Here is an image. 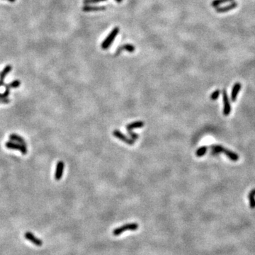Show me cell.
<instances>
[{
  "label": "cell",
  "instance_id": "7402d4cb",
  "mask_svg": "<svg viewBox=\"0 0 255 255\" xmlns=\"http://www.w3.org/2000/svg\"><path fill=\"white\" fill-rule=\"evenodd\" d=\"M106 0H84L83 3L84 4H96V3H99L101 1H105Z\"/></svg>",
  "mask_w": 255,
  "mask_h": 255
},
{
  "label": "cell",
  "instance_id": "9c48e42d",
  "mask_svg": "<svg viewBox=\"0 0 255 255\" xmlns=\"http://www.w3.org/2000/svg\"><path fill=\"white\" fill-rule=\"evenodd\" d=\"M237 6V3L235 1H232L231 4L227 5V6H222V7H217L216 11L218 13H225V12H228L231 10L234 9Z\"/></svg>",
  "mask_w": 255,
  "mask_h": 255
},
{
  "label": "cell",
  "instance_id": "3957f363",
  "mask_svg": "<svg viewBox=\"0 0 255 255\" xmlns=\"http://www.w3.org/2000/svg\"><path fill=\"white\" fill-rule=\"evenodd\" d=\"M5 146L6 148L10 150H19L21 152L22 155H26L28 152L27 150L26 145H24L20 143H17V142H13V141H8L5 143Z\"/></svg>",
  "mask_w": 255,
  "mask_h": 255
},
{
  "label": "cell",
  "instance_id": "4fadbf2b",
  "mask_svg": "<svg viewBox=\"0 0 255 255\" xmlns=\"http://www.w3.org/2000/svg\"><path fill=\"white\" fill-rule=\"evenodd\" d=\"M223 152H224V154H225V155H226L227 157L229 158V159L231 160V161L236 162L239 160L238 155H237L235 152H234L230 150L225 149L224 150Z\"/></svg>",
  "mask_w": 255,
  "mask_h": 255
},
{
  "label": "cell",
  "instance_id": "7a4b0ae2",
  "mask_svg": "<svg viewBox=\"0 0 255 255\" xmlns=\"http://www.w3.org/2000/svg\"><path fill=\"white\" fill-rule=\"evenodd\" d=\"M138 229V224L137 223H128L122 225L121 227L116 228L113 230V235L114 236H118L121 235L123 232L126 230H136Z\"/></svg>",
  "mask_w": 255,
  "mask_h": 255
},
{
  "label": "cell",
  "instance_id": "8fae6325",
  "mask_svg": "<svg viewBox=\"0 0 255 255\" xmlns=\"http://www.w3.org/2000/svg\"><path fill=\"white\" fill-rule=\"evenodd\" d=\"M106 9V6H89V5H84V6H83V7H82V11L85 12L100 11H104Z\"/></svg>",
  "mask_w": 255,
  "mask_h": 255
},
{
  "label": "cell",
  "instance_id": "8992f818",
  "mask_svg": "<svg viewBox=\"0 0 255 255\" xmlns=\"http://www.w3.org/2000/svg\"><path fill=\"white\" fill-rule=\"evenodd\" d=\"M64 167H65V164L63 161H59L57 163L56 172H55V179L57 181H59L61 179L62 177H63Z\"/></svg>",
  "mask_w": 255,
  "mask_h": 255
},
{
  "label": "cell",
  "instance_id": "cb8c5ba5",
  "mask_svg": "<svg viewBox=\"0 0 255 255\" xmlns=\"http://www.w3.org/2000/svg\"><path fill=\"white\" fill-rule=\"evenodd\" d=\"M127 132H128L129 135H130V137H131L132 139L137 140V138H138V135H137V134L135 133V132H132V130H127Z\"/></svg>",
  "mask_w": 255,
  "mask_h": 255
},
{
  "label": "cell",
  "instance_id": "83f0119b",
  "mask_svg": "<svg viewBox=\"0 0 255 255\" xmlns=\"http://www.w3.org/2000/svg\"><path fill=\"white\" fill-rule=\"evenodd\" d=\"M115 1H116V2H118V3H120V2H122V1H123V0H115Z\"/></svg>",
  "mask_w": 255,
  "mask_h": 255
},
{
  "label": "cell",
  "instance_id": "30bf717a",
  "mask_svg": "<svg viewBox=\"0 0 255 255\" xmlns=\"http://www.w3.org/2000/svg\"><path fill=\"white\" fill-rule=\"evenodd\" d=\"M241 84L239 83V82H237V83H235L234 84L233 87H232V92H231V96H230V99L232 101H235L236 99H237V95H238L239 91H240L241 89Z\"/></svg>",
  "mask_w": 255,
  "mask_h": 255
},
{
  "label": "cell",
  "instance_id": "ba28073f",
  "mask_svg": "<svg viewBox=\"0 0 255 255\" xmlns=\"http://www.w3.org/2000/svg\"><path fill=\"white\" fill-rule=\"evenodd\" d=\"M25 238L27 239V240L30 241V242H31L33 244H35L36 246H38V247H40V246L42 245L43 242L41 240V239H38L37 237H36L35 235H33L31 232H26L25 233Z\"/></svg>",
  "mask_w": 255,
  "mask_h": 255
},
{
  "label": "cell",
  "instance_id": "e0dca14e",
  "mask_svg": "<svg viewBox=\"0 0 255 255\" xmlns=\"http://www.w3.org/2000/svg\"><path fill=\"white\" fill-rule=\"evenodd\" d=\"M248 199L249 201V206L251 208L254 209L255 208V191L254 189H253L250 192H249V195H248Z\"/></svg>",
  "mask_w": 255,
  "mask_h": 255
},
{
  "label": "cell",
  "instance_id": "277c9868",
  "mask_svg": "<svg viewBox=\"0 0 255 255\" xmlns=\"http://www.w3.org/2000/svg\"><path fill=\"white\" fill-rule=\"evenodd\" d=\"M222 94H223V104H224L223 114L224 116H229V114L230 113V111H231V106H230V99H229L228 94H227V91L225 90V89H223Z\"/></svg>",
  "mask_w": 255,
  "mask_h": 255
},
{
  "label": "cell",
  "instance_id": "ffe728a7",
  "mask_svg": "<svg viewBox=\"0 0 255 255\" xmlns=\"http://www.w3.org/2000/svg\"><path fill=\"white\" fill-rule=\"evenodd\" d=\"M206 152H207V147H206V146H202V147L199 148V149L196 150V155L199 157H201L203 156L206 154Z\"/></svg>",
  "mask_w": 255,
  "mask_h": 255
},
{
  "label": "cell",
  "instance_id": "484cf974",
  "mask_svg": "<svg viewBox=\"0 0 255 255\" xmlns=\"http://www.w3.org/2000/svg\"><path fill=\"white\" fill-rule=\"evenodd\" d=\"M4 81H0V87H1V86H4Z\"/></svg>",
  "mask_w": 255,
  "mask_h": 255
},
{
  "label": "cell",
  "instance_id": "2e32d148",
  "mask_svg": "<svg viewBox=\"0 0 255 255\" xmlns=\"http://www.w3.org/2000/svg\"><path fill=\"white\" fill-rule=\"evenodd\" d=\"M12 67L11 65H6L5 68L3 69V70L0 72V81H4V78L6 77V75L11 71Z\"/></svg>",
  "mask_w": 255,
  "mask_h": 255
},
{
  "label": "cell",
  "instance_id": "d6986e66",
  "mask_svg": "<svg viewBox=\"0 0 255 255\" xmlns=\"http://www.w3.org/2000/svg\"><path fill=\"white\" fill-rule=\"evenodd\" d=\"M234 0H213L211 2V5L213 7H218V6L224 3L230 2V1H233Z\"/></svg>",
  "mask_w": 255,
  "mask_h": 255
},
{
  "label": "cell",
  "instance_id": "6da1fadb",
  "mask_svg": "<svg viewBox=\"0 0 255 255\" xmlns=\"http://www.w3.org/2000/svg\"><path fill=\"white\" fill-rule=\"evenodd\" d=\"M120 31V29L118 27H115L112 29V31L110 32V33L108 34L107 37L105 38V40L103 41V43L101 45V47L102 49L106 50L111 46L112 43L113 42L116 38L117 35L118 34V33Z\"/></svg>",
  "mask_w": 255,
  "mask_h": 255
},
{
  "label": "cell",
  "instance_id": "4316f807",
  "mask_svg": "<svg viewBox=\"0 0 255 255\" xmlns=\"http://www.w3.org/2000/svg\"><path fill=\"white\" fill-rule=\"evenodd\" d=\"M7 1H9V2L13 3V2H15V1H16V0H7Z\"/></svg>",
  "mask_w": 255,
  "mask_h": 255
},
{
  "label": "cell",
  "instance_id": "44dd1931",
  "mask_svg": "<svg viewBox=\"0 0 255 255\" xmlns=\"http://www.w3.org/2000/svg\"><path fill=\"white\" fill-rule=\"evenodd\" d=\"M220 94V91L219 89H216V90L214 91L213 93L211 94V100H213V101H215V100L218 99V98L219 97Z\"/></svg>",
  "mask_w": 255,
  "mask_h": 255
},
{
  "label": "cell",
  "instance_id": "5b68a950",
  "mask_svg": "<svg viewBox=\"0 0 255 255\" xmlns=\"http://www.w3.org/2000/svg\"><path fill=\"white\" fill-rule=\"evenodd\" d=\"M113 135H114L116 137H117V138L120 140H122L123 142H125V143L127 144V145H132L134 144V141L128 138L127 136L124 135L122 133V132L120 131H119L118 130H113Z\"/></svg>",
  "mask_w": 255,
  "mask_h": 255
},
{
  "label": "cell",
  "instance_id": "52a82bcc",
  "mask_svg": "<svg viewBox=\"0 0 255 255\" xmlns=\"http://www.w3.org/2000/svg\"><path fill=\"white\" fill-rule=\"evenodd\" d=\"M135 47L133 46V45L132 44H125V45H122V46H120L117 48L116 53H115V56H118V55L120 54V53L122 52V51H126L127 52L129 53H133L134 51H135Z\"/></svg>",
  "mask_w": 255,
  "mask_h": 255
},
{
  "label": "cell",
  "instance_id": "ac0fdd59",
  "mask_svg": "<svg viewBox=\"0 0 255 255\" xmlns=\"http://www.w3.org/2000/svg\"><path fill=\"white\" fill-rule=\"evenodd\" d=\"M21 85V82L19 80H16L12 81L11 82H10L9 84H4V87L6 88V89H14V88H18Z\"/></svg>",
  "mask_w": 255,
  "mask_h": 255
},
{
  "label": "cell",
  "instance_id": "5bb4252c",
  "mask_svg": "<svg viewBox=\"0 0 255 255\" xmlns=\"http://www.w3.org/2000/svg\"><path fill=\"white\" fill-rule=\"evenodd\" d=\"M144 126V122L143 121H135L132 123H129L126 125L127 130H132L134 128H138V127H142Z\"/></svg>",
  "mask_w": 255,
  "mask_h": 255
},
{
  "label": "cell",
  "instance_id": "f1b7e54d",
  "mask_svg": "<svg viewBox=\"0 0 255 255\" xmlns=\"http://www.w3.org/2000/svg\"><path fill=\"white\" fill-rule=\"evenodd\" d=\"M254 191H255V189H254Z\"/></svg>",
  "mask_w": 255,
  "mask_h": 255
},
{
  "label": "cell",
  "instance_id": "d4e9b609",
  "mask_svg": "<svg viewBox=\"0 0 255 255\" xmlns=\"http://www.w3.org/2000/svg\"><path fill=\"white\" fill-rule=\"evenodd\" d=\"M10 101H11L8 98H6V99H0V104H9Z\"/></svg>",
  "mask_w": 255,
  "mask_h": 255
},
{
  "label": "cell",
  "instance_id": "603a6c76",
  "mask_svg": "<svg viewBox=\"0 0 255 255\" xmlns=\"http://www.w3.org/2000/svg\"><path fill=\"white\" fill-rule=\"evenodd\" d=\"M9 89H6L4 93H0V99H6L9 95Z\"/></svg>",
  "mask_w": 255,
  "mask_h": 255
},
{
  "label": "cell",
  "instance_id": "9a60e30c",
  "mask_svg": "<svg viewBox=\"0 0 255 255\" xmlns=\"http://www.w3.org/2000/svg\"><path fill=\"white\" fill-rule=\"evenodd\" d=\"M211 148L212 150L211 154L213 155H218L219 154V153L223 152L224 150H225L224 147H223L222 145H212Z\"/></svg>",
  "mask_w": 255,
  "mask_h": 255
},
{
  "label": "cell",
  "instance_id": "7c38bea8",
  "mask_svg": "<svg viewBox=\"0 0 255 255\" xmlns=\"http://www.w3.org/2000/svg\"><path fill=\"white\" fill-rule=\"evenodd\" d=\"M9 138L10 140L13 141V142L20 143L21 145H26L25 140L22 137H21L20 135H17V134H11V135H9Z\"/></svg>",
  "mask_w": 255,
  "mask_h": 255
}]
</instances>
